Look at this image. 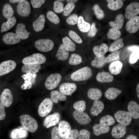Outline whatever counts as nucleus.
I'll list each match as a JSON object with an SVG mask.
<instances>
[{
  "mask_svg": "<svg viewBox=\"0 0 139 139\" xmlns=\"http://www.w3.org/2000/svg\"><path fill=\"white\" fill-rule=\"evenodd\" d=\"M59 134L58 127H54L51 131V139H61Z\"/></svg>",
  "mask_w": 139,
  "mask_h": 139,
  "instance_id": "13d9d810",
  "label": "nucleus"
},
{
  "mask_svg": "<svg viewBox=\"0 0 139 139\" xmlns=\"http://www.w3.org/2000/svg\"><path fill=\"white\" fill-rule=\"evenodd\" d=\"M108 47L106 44L102 43L100 46H94L93 51L96 56L101 57L105 56L108 51Z\"/></svg>",
  "mask_w": 139,
  "mask_h": 139,
  "instance_id": "a878e982",
  "label": "nucleus"
},
{
  "mask_svg": "<svg viewBox=\"0 0 139 139\" xmlns=\"http://www.w3.org/2000/svg\"><path fill=\"white\" fill-rule=\"evenodd\" d=\"M77 25L80 30L83 32H88L91 27L90 24L85 22L81 16H79L78 18Z\"/></svg>",
  "mask_w": 139,
  "mask_h": 139,
  "instance_id": "72a5a7b5",
  "label": "nucleus"
},
{
  "mask_svg": "<svg viewBox=\"0 0 139 139\" xmlns=\"http://www.w3.org/2000/svg\"><path fill=\"white\" fill-rule=\"evenodd\" d=\"M82 62V58L79 54L76 53L72 54L68 60V63L72 65H78Z\"/></svg>",
  "mask_w": 139,
  "mask_h": 139,
  "instance_id": "c03bdc74",
  "label": "nucleus"
},
{
  "mask_svg": "<svg viewBox=\"0 0 139 139\" xmlns=\"http://www.w3.org/2000/svg\"><path fill=\"white\" fill-rule=\"evenodd\" d=\"M45 0H31L30 2L33 7L34 8L40 7L45 2Z\"/></svg>",
  "mask_w": 139,
  "mask_h": 139,
  "instance_id": "4d7b16f0",
  "label": "nucleus"
},
{
  "mask_svg": "<svg viewBox=\"0 0 139 139\" xmlns=\"http://www.w3.org/2000/svg\"><path fill=\"white\" fill-rule=\"evenodd\" d=\"M63 0H56L55 1L53 4V9L54 11L57 13H60L63 11L64 4L62 2Z\"/></svg>",
  "mask_w": 139,
  "mask_h": 139,
  "instance_id": "09e8293b",
  "label": "nucleus"
},
{
  "mask_svg": "<svg viewBox=\"0 0 139 139\" xmlns=\"http://www.w3.org/2000/svg\"><path fill=\"white\" fill-rule=\"evenodd\" d=\"M35 47L39 51L44 52L51 50L53 48V42L49 39H41L36 40L34 43Z\"/></svg>",
  "mask_w": 139,
  "mask_h": 139,
  "instance_id": "39448f33",
  "label": "nucleus"
},
{
  "mask_svg": "<svg viewBox=\"0 0 139 139\" xmlns=\"http://www.w3.org/2000/svg\"><path fill=\"white\" fill-rule=\"evenodd\" d=\"M79 133V131L77 129L71 130L65 139H76L78 137Z\"/></svg>",
  "mask_w": 139,
  "mask_h": 139,
  "instance_id": "6e6d98bb",
  "label": "nucleus"
},
{
  "mask_svg": "<svg viewBox=\"0 0 139 139\" xmlns=\"http://www.w3.org/2000/svg\"><path fill=\"white\" fill-rule=\"evenodd\" d=\"M121 93L122 91L118 89L111 87L106 90L104 95L108 99L112 100L116 99Z\"/></svg>",
  "mask_w": 139,
  "mask_h": 139,
  "instance_id": "393cba45",
  "label": "nucleus"
},
{
  "mask_svg": "<svg viewBox=\"0 0 139 139\" xmlns=\"http://www.w3.org/2000/svg\"><path fill=\"white\" fill-rule=\"evenodd\" d=\"M22 126L31 133L35 132L38 129V125L36 120L30 115L24 114L20 117Z\"/></svg>",
  "mask_w": 139,
  "mask_h": 139,
  "instance_id": "f03ea898",
  "label": "nucleus"
},
{
  "mask_svg": "<svg viewBox=\"0 0 139 139\" xmlns=\"http://www.w3.org/2000/svg\"><path fill=\"white\" fill-rule=\"evenodd\" d=\"M15 32L17 36L21 40H25L28 39L31 34V33L26 29L25 24L21 23L17 24Z\"/></svg>",
  "mask_w": 139,
  "mask_h": 139,
  "instance_id": "a211bd4d",
  "label": "nucleus"
},
{
  "mask_svg": "<svg viewBox=\"0 0 139 139\" xmlns=\"http://www.w3.org/2000/svg\"><path fill=\"white\" fill-rule=\"evenodd\" d=\"M16 10L19 15L22 17H26L30 14L31 8L29 2L27 0L23 1L17 5Z\"/></svg>",
  "mask_w": 139,
  "mask_h": 139,
  "instance_id": "6e6552de",
  "label": "nucleus"
},
{
  "mask_svg": "<svg viewBox=\"0 0 139 139\" xmlns=\"http://www.w3.org/2000/svg\"><path fill=\"white\" fill-rule=\"evenodd\" d=\"M139 58V50L133 51L130 56L129 62L131 64H135L137 62Z\"/></svg>",
  "mask_w": 139,
  "mask_h": 139,
  "instance_id": "5fc2aeb1",
  "label": "nucleus"
},
{
  "mask_svg": "<svg viewBox=\"0 0 139 139\" xmlns=\"http://www.w3.org/2000/svg\"><path fill=\"white\" fill-rule=\"evenodd\" d=\"M60 119V114L58 112H55L45 117L43 121L44 126L46 128L54 126L59 123Z\"/></svg>",
  "mask_w": 139,
  "mask_h": 139,
  "instance_id": "9d476101",
  "label": "nucleus"
},
{
  "mask_svg": "<svg viewBox=\"0 0 139 139\" xmlns=\"http://www.w3.org/2000/svg\"><path fill=\"white\" fill-rule=\"evenodd\" d=\"M50 99L53 102L57 103L58 100L65 101L67 99L66 95L57 90L52 91L50 93Z\"/></svg>",
  "mask_w": 139,
  "mask_h": 139,
  "instance_id": "2f4dec72",
  "label": "nucleus"
},
{
  "mask_svg": "<svg viewBox=\"0 0 139 139\" xmlns=\"http://www.w3.org/2000/svg\"><path fill=\"white\" fill-rule=\"evenodd\" d=\"M53 105V102L50 98L44 99L39 106L38 112L39 115L42 117L46 116L51 111Z\"/></svg>",
  "mask_w": 139,
  "mask_h": 139,
  "instance_id": "423d86ee",
  "label": "nucleus"
},
{
  "mask_svg": "<svg viewBox=\"0 0 139 139\" xmlns=\"http://www.w3.org/2000/svg\"><path fill=\"white\" fill-rule=\"evenodd\" d=\"M74 109L77 111L84 112L86 108V102L83 100H80L75 102L73 105Z\"/></svg>",
  "mask_w": 139,
  "mask_h": 139,
  "instance_id": "de8ad7c7",
  "label": "nucleus"
},
{
  "mask_svg": "<svg viewBox=\"0 0 139 139\" xmlns=\"http://www.w3.org/2000/svg\"><path fill=\"white\" fill-rule=\"evenodd\" d=\"M3 16L6 19H10L13 16L14 11L12 5L10 3H6L4 5L2 10Z\"/></svg>",
  "mask_w": 139,
  "mask_h": 139,
  "instance_id": "e433bc0d",
  "label": "nucleus"
},
{
  "mask_svg": "<svg viewBox=\"0 0 139 139\" xmlns=\"http://www.w3.org/2000/svg\"><path fill=\"white\" fill-rule=\"evenodd\" d=\"M105 56L101 57L96 56L91 62V65L97 68L102 67L106 63L105 61Z\"/></svg>",
  "mask_w": 139,
  "mask_h": 139,
  "instance_id": "a19ab883",
  "label": "nucleus"
},
{
  "mask_svg": "<svg viewBox=\"0 0 139 139\" xmlns=\"http://www.w3.org/2000/svg\"><path fill=\"white\" fill-rule=\"evenodd\" d=\"M28 131L22 126L13 129L11 132L10 137L12 139H21L28 136Z\"/></svg>",
  "mask_w": 139,
  "mask_h": 139,
  "instance_id": "412c9836",
  "label": "nucleus"
},
{
  "mask_svg": "<svg viewBox=\"0 0 139 139\" xmlns=\"http://www.w3.org/2000/svg\"><path fill=\"white\" fill-rule=\"evenodd\" d=\"M16 21V18L14 16L7 19V21L3 22L1 25V32H3L11 29L15 24Z\"/></svg>",
  "mask_w": 139,
  "mask_h": 139,
  "instance_id": "7c9ffc66",
  "label": "nucleus"
},
{
  "mask_svg": "<svg viewBox=\"0 0 139 139\" xmlns=\"http://www.w3.org/2000/svg\"><path fill=\"white\" fill-rule=\"evenodd\" d=\"M78 15L75 14H73L70 15L66 20L67 23L69 25H73L77 23Z\"/></svg>",
  "mask_w": 139,
  "mask_h": 139,
  "instance_id": "603ef678",
  "label": "nucleus"
},
{
  "mask_svg": "<svg viewBox=\"0 0 139 139\" xmlns=\"http://www.w3.org/2000/svg\"><path fill=\"white\" fill-rule=\"evenodd\" d=\"M92 10L98 19H101L105 17V14L104 11L98 4H94L92 7Z\"/></svg>",
  "mask_w": 139,
  "mask_h": 139,
  "instance_id": "37998d69",
  "label": "nucleus"
},
{
  "mask_svg": "<svg viewBox=\"0 0 139 139\" xmlns=\"http://www.w3.org/2000/svg\"><path fill=\"white\" fill-rule=\"evenodd\" d=\"M78 1L77 0H67L66 2L67 3L75 4Z\"/></svg>",
  "mask_w": 139,
  "mask_h": 139,
  "instance_id": "338daca9",
  "label": "nucleus"
},
{
  "mask_svg": "<svg viewBox=\"0 0 139 139\" xmlns=\"http://www.w3.org/2000/svg\"><path fill=\"white\" fill-rule=\"evenodd\" d=\"M126 126L120 124L114 126L112 129L111 135L114 138L119 139L125 135L127 131Z\"/></svg>",
  "mask_w": 139,
  "mask_h": 139,
  "instance_id": "ddd939ff",
  "label": "nucleus"
},
{
  "mask_svg": "<svg viewBox=\"0 0 139 139\" xmlns=\"http://www.w3.org/2000/svg\"><path fill=\"white\" fill-rule=\"evenodd\" d=\"M87 93L89 98L94 100H99L101 98L103 95L101 91L96 88L89 89Z\"/></svg>",
  "mask_w": 139,
  "mask_h": 139,
  "instance_id": "c756f323",
  "label": "nucleus"
},
{
  "mask_svg": "<svg viewBox=\"0 0 139 139\" xmlns=\"http://www.w3.org/2000/svg\"><path fill=\"white\" fill-rule=\"evenodd\" d=\"M45 22L44 15L42 14L34 21L33 22L32 26L33 29L36 32L41 31L43 29Z\"/></svg>",
  "mask_w": 139,
  "mask_h": 139,
  "instance_id": "c85d7f7f",
  "label": "nucleus"
},
{
  "mask_svg": "<svg viewBox=\"0 0 139 139\" xmlns=\"http://www.w3.org/2000/svg\"><path fill=\"white\" fill-rule=\"evenodd\" d=\"M77 88V86L75 83L68 82L62 84L59 87L61 93L65 95L71 96L76 90Z\"/></svg>",
  "mask_w": 139,
  "mask_h": 139,
  "instance_id": "2eb2a0df",
  "label": "nucleus"
},
{
  "mask_svg": "<svg viewBox=\"0 0 139 139\" xmlns=\"http://www.w3.org/2000/svg\"><path fill=\"white\" fill-rule=\"evenodd\" d=\"M114 117L118 123L126 126L130 124L132 119L128 111L122 110L117 111L114 114Z\"/></svg>",
  "mask_w": 139,
  "mask_h": 139,
  "instance_id": "20e7f679",
  "label": "nucleus"
},
{
  "mask_svg": "<svg viewBox=\"0 0 139 139\" xmlns=\"http://www.w3.org/2000/svg\"><path fill=\"white\" fill-rule=\"evenodd\" d=\"M108 3L107 6L110 10L116 11L121 8L124 4L123 1L121 0H107Z\"/></svg>",
  "mask_w": 139,
  "mask_h": 139,
  "instance_id": "4c0bfd02",
  "label": "nucleus"
},
{
  "mask_svg": "<svg viewBox=\"0 0 139 139\" xmlns=\"http://www.w3.org/2000/svg\"><path fill=\"white\" fill-rule=\"evenodd\" d=\"M105 105L99 100H94L90 110V113L93 116H97L103 110Z\"/></svg>",
  "mask_w": 139,
  "mask_h": 139,
  "instance_id": "5701e85b",
  "label": "nucleus"
},
{
  "mask_svg": "<svg viewBox=\"0 0 139 139\" xmlns=\"http://www.w3.org/2000/svg\"><path fill=\"white\" fill-rule=\"evenodd\" d=\"M123 40L120 38L116 40L112 43L108 48L109 52H112L122 48L124 46Z\"/></svg>",
  "mask_w": 139,
  "mask_h": 139,
  "instance_id": "58836bf2",
  "label": "nucleus"
},
{
  "mask_svg": "<svg viewBox=\"0 0 139 139\" xmlns=\"http://www.w3.org/2000/svg\"><path fill=\"white\" fill-rule=\"evenodd\" d=\"M63 44L67 47L71 51H74L76 49V46L74 44L68 37L66 36L64 37L62 39Z\"/></svg>",
  "mask_w": 139,
  "mask_h": 139,
  "instance_id": "49530a36",
  "label": "nucleus"
},
{
  "mask_svg": "<svg viewBox=\"0 0 139 139\" xmlns=\"http://www.w3.org/2000/svg\"><path fill=\"white\" fill-rule=\"evenodd\" d=\"M6 116L5 106L2 102L0 101V120L4 119Z\"/></svg>",
  "mask_w": 139,
  "mask_h": 139,
  "instance_id": "052dcab7",
  "label": "nucleus"
},
{
  "mask_svg": "<svg viewBox=\"0 0 139 139\" xmlns=\"http://www.w3.org/2000/svg\"><path fill=\"white\" fill-rule=\"evenodd\" d=\"M23 0H10L9 2L11 3H19L22 1Z\"/></svg>",
  "mask_w": 139,
  "mask_h": 139,
  "instance_id": "0e129e2a",
  "label": "nucleus"
},
{
  "mask_svg": "<svg viewBox=\"0 0 139 139\" xmlns=\"http://www.w3.org/2000/svg\"><path fill=\"white\" fill-rule=\"evenodd\" d=\"M136 91L137 96L138 98L139 99V83H138L136 86Z\"/></svg>",
  "mask_w": 139,
  "mask_h": 139,
  "instance_id": "69168bd1",
  "label": "nucleus"
},
{
  "mask_svg": "<svg viewBox=\"0 0 139 139\" xmlns=\"http://www.w3.org/2000/svg\"><path fill=\"white\" fill-rule=\"evenodd\" d=\"M126 139H138L137 136L133 134H130L126 137Z\"/></svg>",
  "mask_w": 139,
  "mask_h": 139,
  "instance_id": "e2e57ef3",
  "label": "nucleus"
},
{
  "mask_svg": "<svg viewBox=\"0 0 139 139\" xmlns=\"http://www.w3.org/2000/svg\"><path fill=\"white\" fill-rule=\"evenodd\" d=\"M92 74L91 69L89 67L85 66L73 73L71 75V78L74 81H84L90 78Z\"/></svg>",
  "mask_w": 139,
  "mask_h": 139,
  "instance_id": "f257e3e1",
  "label": "nucleus"
},
{
  "mask_svg": "<svg viewBox=\"0 0 139 139\" xmlns=\"http://www.w3.org/2000/svg\"><path fill=\"white\" fill-rule=\"evenodd\" d=\"M15 62L12 60L4 61L0 64V76L7 74L16 67Z\"/></svg>",
  "mask_w": 139,
  "mask_h": 139,
  "instance_id": "9b49d317",
  "label": "nucleus"
},
{
  "mask_svg": "<svg viewBox=\"0 0 139 139\" xmlns=\"http://www.w3.org/2000/svg\"><path fill=\"white\" fill-rule=\"evenodd\" d=\"M0 100L6 107L11 105L13 101V97L9 89L6 88L4 90L0 96Z\"/></svg>",
  "mask_w": 139,
  "mask_h": 139,
  "instance_id": "4468645a",
  "label": "nucleus"
},
{
  "mask_svg": "<svg viewBox=\"0 0 139 139\" xmlns=\"http://www.w3.org/2000/svg\"><path fill=\"white\" fill-rule=\"evenodd\" d=\"M139 48L138 46H133L128 47L127 49L133 52L135 51L139 50Z\"/></svg>",
  "mask_w": 139,
  "mask_h": 139,
  "instance_id": "680f3d73",
  "label": "nucleus"
},
{
  "mask_svg": "<svg viewBox=\"0 0 139 139\" xmlns=\"http://www.w3.org/2000/svg\"><path fill=\"white\" fill-rule=\"evenodd\" d=\"M124 19L123 15L119 14L116 17L115 20L110 21L109 23V25L110 27L119 30L121 28L123 25Z\"/></svg>",
  "mask_w": 139,
  "mask_h": 139,
  "instance_id": "473e14b6",
  "label": "nucleus"
},
{
  "mask_svg": "<svg viewBox=\"0 0 139 139\" xmlns=\"http://www.w3.org/2000/svg\"><path fill=\"white\" fill-rule=\"evenodd\" d=\"M74 118L79 124L82 125H86L91 121L88 115L84 112H80L75 111L73 113Z\"/></svg>",
  "mask_w": 139,
  "mask_h": 139,
  "instance_id": "f8f14e48",
  "label": "nucleus"
},
{
  "mask_svg": "<svg viewBox=\"0 0 139 139\" xmlns=\"http://www.w3.org/2000/svg\"><path fill=\"white\" fill-rule=\"evenodd\" d=\"M92 129L94 134L99 136L108 133L110 130V127L99 123H96L93 125Z\"/></svg>",
  "mask_w": 139,
  "mask_h": 139,
  "instance_id": "bb28decb",
  "label": "nucleus"
},
{
  "mask_svg": "<svg viewBox=\"0 0 139 139\" xmlns=\"http://www.w3.org/2000/svg\"><path fill=\"white\" fill-rule=\"evenodd\" d=\"M62 78L61 75L58 73L50 75L45 81V85L46 88L49 90L55 89L59 85Z\"/></svg>",
  "mask_w": 139,
  "mask_h": 139,
  "instance_id": "0eeeda50",
  "label": "nucleus"
},
{
  "mask_svg": "<svg viewBox=\"0 0 139 139\" xmlns=\"http://www.w3.org/2000/svg\"><path fill=\"white\" fill-rule=\"evenodd\" d=\"M127 109L132 118H139V105L136 102L133 100L129 101L127 105Z\"/></svg>",
  "mask_w": 139,
  "mask_h": 139,
  "instance_id": "aec40b11",
  "label": "nucleus"
},
{
  "mask_svg": "<svg viewBox=\"0 0 139 139\" xmlns=\"http://www.w3.org/2000/svg\"><path fill=\"white\" fill-rule=\"evenodd\" d=\"M58 130L61 138L65 139L66 136L71 130V127L70 124L65 120H62L59 122Z\"/></svg>",
  "mask_w": 139,
  "mask_h": 139,
  "instance_id": "6ab92c4d",
  "label": "nucleus"
},
{
  "mask_svg": "<svg viewBox=\"0 0 139 139\" xmlns=\"http://www.w3.org/2000/svg\"><path fill=\"white\" fill-rule=\"evenodd\" d=\"M123 67V64L121 62L118 60L115 61L110 64L109 70L111 74L117 75L121 72Z\"/></svg>",
  "mask_w": 139,
  "mask_h": 139,
  "instance_id": "cd10ccee",
  "label": "nucleus"
},
{
  "mask_svg": "<svg viewBox=\"0 0 139 139\" xmlns=\"http://www.w3.org/2000/svg\"><path fill=\"white\" fill-rule=\"evenodd\" d=\"M2 40L5 44L8 45L16 44L20 42L21 41L15 33L11 32L4 34L3 36Z\"/></svg>",
  "mask_w": 139,
  "mask_h": 139,
  "instance_id": "dca6fc26",
  "label": "nucleus"
},
{
  "mask_svg": "<svg viewBox=\"0 0 139 139\" xmlns=\"http://www.w3.org/2000/svg\"><path fill=\"white\" fill-rule=\"evenodd\" d=\"M41 69L40 65L32 64L24 65L22 67V71L23 73H36Z\"/></svg>",
  "mask_w": 139,
  "mask_h": 139,
  "instance_id": "f704fd0d",
  "label": "nucleus"
},
{
  "mask_svg": "<svg viewBox=\"0 0 139 139\" xmlns=\"http://www.w3.org/2000/svg\"><path fill=\"white\" fill-rule=\"evenodd\" d=\"M90 28V30L88 33V35L90 37H94L96 35L98 30L96 27L95 24V22H93L92 23Z\"/></svg>",
  "mask_w": 139,
  "mask_h": 139,
  "instance_id": "bf43d9fd",
  "label": "nucleus"
},
{
  "mask_svg": "<svg viewBox=\"0 0 139 139\" xmlns=\"http://www.w3.org/2000/svg\"><path fill=\"white\" fill-rule=\"evenodd\" d=\"M90 133L89 131L82 129L79 132L77 139H90Z\"/></svg>",
  "mask_w": 139,
  "mask_h": 139,
  "instance_id": "864d4df0",
  "label": "nucleus"
},
{
  "mask_svg": "<svg viewBox=\"0 0 139 139\" xmlns=\"http://www.w3.org/2000/svg\"><path fill=\"white\" fill-rule=\"evenodd\" d=\"M139 13V4L137 2L132 3L128 5L126 8L125 16L129 20L136 16Z\"/></svg>",
  "mask_w": 139,
  "mask_h": 139,
  "instance_id": "1a4fd4ad",
  "label": "nucleus"
},
{
  "mask_svg": "<svg viewBox=\"0 0 139 139\" xmlns=\"http://www.w3.org/2000/svg\"><path fill=\"white\" fill-rule=\"evenodd\" d=\"M126 28L130 33L136 32L139 28V17L136 16L129 19L126 24Z\"/></svg>",
  "mask_w": 139,
  "mask_h": 139,
  "instance_id": "f3484780",
  "label": "nucleus"
},
{
  "mask_svg": "<svg viewBox=\"0 0 139 139\" xmlns=\"http://www.w3.org/2000/svg\"><path fill=\"white\" fill-rule=\"evenodd\" d=\"M75 6V4L67 3L64 7L63 15L65 16L69 15L74 9Z\"/></svg>",
  "mask_w": 139,
  "mask_h": 139,
  "instance_id": "3c124183",
  "label": "nucleus"
},
{
  "mask_svg": "<svg viewBox=\"0 0 139 139\" xmlns=\"http://www.w3.org/2000/svg\"><path fill=\"white\" fill-rule=\"evenodd\" d=\"M70 51L64 44L60 45L55 56L57 59L62 61L66 60L69 56Z\"/></svg>",
  "mask_w": 139,
  "mask_h": 139,
  "instance_id": "4be33fe9",
  "label": "nucleus"
},
{
  "mask_svg": "<svg viewBox=\"0 0 139 139\" xmlns=\"http://www.w3.org/2000/svg\"><path fill=\"white\" fill-rule=\"evenodd\" d=\"M115 118L111 115H107L102 117L99 120V123L109 126L114 125L115 123Z\"/></svg>",
  "mask_w": 139,
  "mask_h": 139,
  "instance_id": "c9c22d12",
  "label": "nucleus"
},
{
  "mask_svg": "<svg viewBox=\"0 0 139 139\" xmlns=\"http://www.w3.org/2000/svg\"><path fill=\"white\" fill-rule=\"evenodd\" d=\"M70 37L74 41L77 43L81 44L83 40L80 36L74 31L71 30L68 33Z\"/></svg>",
  "mask_w": 139,
  "mask_h": 139,
  "instance_id": "8fccbe9b",
  "label": "nucleus"
},
{
  "mask_svg": "<svg viewBox=\"0 0 139 139\" xmlns=\"http://www.w3.org/2000/svg\"><path fill=\"white\" fill-rule=\"evenodd\" d=\"M97 81L101 83H110L114 79L113 76L110 73L103 72H99L96 76Z\"/></svg>",
  "mask_w": 139,
  "mask_h": 139,
  "instance_id": "b1692460",
  "label": "nucleus"
},
{
  "mask_svg": "<svg viewBox=\"0 0 139 139\" xmlns=\"http://www.w3.org/2000/svg\"><path fill=\"white\" fill-rule=\"evenodd\" d=\"M46 59L43 54L40 53L33 54L24 57L22 63L24 65L35 64L40 65L45 63Z\"/></svg>",
  "mask_w": 139,
  "mask_h": 139,
  "instance_id": "7ed1b4c3",
  "label": "nucleus"
},
{
  "mask_svg": "<svg viewBox=\"0 0 139 139\" xmlns=\"http://www.w3.org/2000/svg\"><path fill=\"white\" fill-rule=\"evenodd\" d=\"M46 16L49 21L53 23L57 24L59 23L60 20L59 17L53 11H48L46 14Z\"/></svg>",
  "mask_w": 139,
  "mask_h": 139,
  "instance_id": "a18cd8bd",
  "label": "nucleus"
},
{
  "mask_svg": "<svg viewBox=\"0 0 139 139\" xmlns=\"http://www.w3.org/2000/svg\"><path fill=\"white\" fill-rule=\"evenodd\" d=\"M121 50H117L108 55L106 57L105 61L106 63H108L114 61L118 60L119 59Z\"/></svg>",
  "mask_w": 139,
  "mask_h": 139,
  "instance_id": "79ce46f5",
  "label": "nucleus"
},
{
  "mask_svg": "<svg viewBox=\"0 0 139 139\" xmlns=\"http://www.w3.org/2000/svg\"><path fill=\"white\" fill-rule=\"evenodd\" d=\"M121 35V32L119 30L112 27L109 29L107 34V37L113 40L118 39Z\"/></svg>",
  "mask_w": 139,
  "mask_h": 139,
  "instance_id": "ea45409f",
  "label": "nucleus"
}]
</instances>
